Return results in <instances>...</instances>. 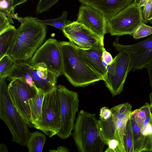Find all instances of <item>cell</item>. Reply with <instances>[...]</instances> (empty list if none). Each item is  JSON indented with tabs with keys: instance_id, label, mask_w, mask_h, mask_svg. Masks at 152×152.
<instances>
[{
	"instance_id": "obj_1",
	"label": "cell",
	"mask_w": 152,
	"mask_h": 152,
	"mask_svg": "<svg viewBox=\"0 0 152 152\" xmlns=\"http://www.w3.org/2000/svg\"><path fill=\"white\" fill-rule=\"evenodd\" d=\"M21 24L9 55L15 61L28 62L42 45L46 36V25L37 18L19 17Z\"/></svg>"
},
{
	"instance_id": "obj_17",
	"label": "cell",
	"mask_w": 152,
	"mask_h": 152,
	"mask_svg": "<svg viewBox=\"0 0 152 152\" xmlns=\"http://www.w3.org/2000/svg\"><path fill=\"white\" fill-rule=\"evenodd\" d=\"M100 12L107 20L132 3L133 0H78Z\"/></svg>"
},
{
	"instance_id": "obj_11",
	"label": "cell",
	"mask_w": 152,
	"mask_h": 152,
	"mask_svg": "<svg viewBox=\"0 0 152 152\" xmlns=\"http://www.w3.org/2000/svg\"><path fill=\"white\" fill-rule=\"evenodd\" d=\"M130 60L128 53L121 51L115 57L112 63L107 65V75L104 81L113 96L119 94L123 90L124 83L130 71Z\"/></svg>"
},
{
	"instance_id": "obj_14",
	"label": "cell",
	"mask_w": 152,
	"mask_h": 152,
	"mask_svg": "<svg viewBox=\"0 0 152 152\" xmlns=\"http://www.w3.org/2000/svg\"><path fill=\"white\" fill-rule=\"evenodd\" d=\"M116 50L128 53L130 58V71L146 68L152 61V36L138 43L123 45L118 42V38L113 42Z\"/></svg>"
},
{
	"instance_id": "obj_26",
	"label": "cell",
	"mask_w": 152,
	"mask_h": 152,
	"mask_svg": "<svg viewBox=\"0 0 152 152\" xmlns=\"http://www.w3.org/2000/svg\"><path fill=\"white\" fill-rule=\"evenodd\" d=\"M11 25L6 14L0 12V34L7 29Z\"/></svg>"
},
{
	"instance_id": "obj_24",
	"label": "cell",
	"mask_w": 152,
	"mask_h": 152,
	"mask_svg": "<svg viewBox=\"0 0 152 152\" xmlns=\"http://www.w3.org/2000/svg\"><path fill=\"white\" fill-rule=\"evenodd\" d=\"M152 34V27L142 23L132 36L134 39H137L146 37Z\"/></svg>"
},
{
	"instance_id": "obj_36",
	"label": "cell",
	"mask_w": 152,
	"mask_h": 152,
	"mask_svg": "<svg viewBox=\"0 0 152 152\" xmlns=\"http://www.w3.org/2000/svg\"><path fill=\"white\" fill-rule=\"evenodd\" d=\"M147 0H140L139 6L142 7H143Z\"/></svg>"
},
{
	"instance_id": "obj_9",
	"label": "cell",
	"mask_w": 152,
	"mask_h": 152,
	"mask_svg": "<svg viewBox=\"0 0 152 152\" xmlns=\"http://www.w3.org/2000/svg\"><path fill=\"white\" fill-rule=\"evenodd\" d=\"M33 127L43 131L50 137L59 132L61 128L60 105L56 87L45 94L41 120Z\"/></svg>"
},
{
	"instance_id": "obj_8",
	"label": "cell",
	"mask_w": 152,
	"mask_h": 152,
	"mask_svg": "<svg viewBox=\"0 0 152 152\" xmlns=\"http://www.w3.org/2000/svg\"><path fill=\"white\" fill-rule=\"evenodd\" d=\"M56 89L60 102L61 128L56 134L62 139L72 135L76 113L78 111L79 100L78 93L70 90L61 84Z\"/></svg>"
},
{
	"instance_id": "obj_32",
	"label": "cell",
	"mask_w": 152,
	"mask_h": 152,
	"mask_svg": "<svg viewBox=\"0 0 152 152\" xmlns=\"http://www.w3.org/2000/svg\"><path fill=\"white\" fill-rule=\"evenodd\" d=\"M148 69L150 78V84L152 90V61L146 67Z\"/></svg>"
},
{
	"instance_id": "obj_33",
	"label": "cell",
	"mask_w": 152,
	"mask_h": 152,
	"mask_svg": "<svg viewBox=\"0 0 152 152\" xmlns=\"http://www.w3.org/2000/svg\"><path fill=\"white\" fill-rule=\"evenodd\" d=\"M28 0H12V7L15 10V7L19 5L26 2Z\"/></svg>"
},
{
	"instance_id": "obj_19",
	"label": "cell",
	"mask_w": 152,
	"mask_h": 152,
	"mask_svg": "<svg viewBox=\"0 0 152 152\" xmlns=\"http://www.w3.org/2000/svg\"><path fill=\"white\" fill-rule=\"evenodd\" d=\"M16 30L15 26L11 25L0 34V59L6 55H9L15 40Z\"/></svg>"
},
{
	"instance_id": "obj_3",
	"label": "cell",
	"mask_w": 152,
	"mask_h": 152,
	"mask_svg": "<svg viewBox=\"0 0 152 152\" xmlns=\"http://www.w3.org/2000/svg\"><path fill=\"white\" fill-rule=\"evenodd\" d=\"M72 135L80 152H102L106 144L101 135L96 114L78 111Z\"/></svg>"
},
{
	"instance_id": "obj_15",
	"label": "cell",
	"mask_w": 152,
	"mask_h": 152,
	"mask_svg": "<svg viewBox=\"0 0 152 152\" xmlns=\"http://www.w3.org/2000/svg\"><path fill=\"white\" fill-rule=\"evenodd\" d=\"M107 20L100 12L87 5L80 6L77 21L82 24L104 40Z\"/></svg>"
},
{
	"instance_id": "obj_4",
	"label": "cell",
	"mask_w": 152,
	"mask_h": 152,
	"mask_svg": "<svg viewBox=\"0 0 152 152\" xmlns=\"http://www.w3.org/2000/svg\"><path fill=\"white\" fill-rule=\"evenodd\" d=\"M5 79H0V117L10 132L12 141L24 146L26 145L31 133L10 98Z\"/></svg>"
},
{
	"instance_id": "obj_6",
	"label": "cell",
	"mask_w": 152,
	"mask_h": 152,
	"mask_svg": "<svg viewBox=\"0 0 152 152\" xmlns=\"http://www.w3.org/2000/svg\"><path fill=\"white\" fill-rule=\"evenodd\" d=\"M132 106L126 102L115 106L110 109L112 117L107 120H98L102 137L106 145L110 140H117L120 145V152H126L124 136Z\"/></svg>"
},
{
	"instance_id": "obj_29",
	"label": "cell",
	"mask_w": 152,
	"mask_h": 152,
	"mask_svg": "<svg viewBox=\"0 0 152 152\" xmlns=\"http://www.w3.org/2000/svg\"><path fill=\"white\" fill-rule=\"evenodd\" d=\"M0 1H5L8 2L9 7L7 11V15L8 19L10 23H12L14 22L12 18L17 19L18 17L17 14H15V10L12 7V0H0Z\"/></svg>"
},
{
	"instance_id": "obj_22",
	"label": "cell",
	"mask_w": 152,
	"mask_h": 152,
	"mask_svg": "<svg viewBox=\"0 0 152 152\" xmlns=\"http://www.w3.org/2000/svg\"><path fill=\"white\" fill-rule=\"evenodd\" d=\"M124 141L126 152H134V137L129 118L124 134Z\"/></svg>"
},
{
	"instance_id": "obj_5",
	"label": "cell",
	"mask_w": 152,
	"mask_h": 152,
	"mask_svg": "<svg viewBox=\"0 0 152 152\" xmlns=\"http://www.w3.org/2000/svg\"><path fill=\"white\" fill-rule=\"evenodd\" d=\"M8 80L17 78L28 83L38 91L48 94L57 86L58 77L48 71L45 65L40 63L34 66L28 62L17 61Z\"/></svg>"
},
{
	"instance_id": "obj_37",
	"label": "cell",
	"mask_w": 152,
	"mask_h": 152,
	"mask_svg": "<svg viewBox=\"0 0 152 152\" xmlns=\"http://www.w3.org/2000/svg\"><path fill=\"white\" fill-rule=\"evenodd\" d=\"M152 20V10L148 19V22H150Z\"/></svg>"
},
{
	"instance_id": "obj_16",
	"label": "cell",
	"mask_w": 152,
	"mask_h": 152,
	"mask_svg": "<svg viewBox=\"0 0 152 152\" xmlns=\"http://www.w3.org/2000/svg\"><path fill=\"white\" fill-rule=\"evenodd\" d=\"M76 48L79 54L86 64L104 81L107 72V65L103 62L102 58L105 48H91L83 49Z\"/></svg>"
},
{
	"instance_id": "obj_20",
	"label": "cell",
	"mask_w": 152,
	"mask_h": 152,
	"mask_svg": "<svg viewBox=\"0 0 152 152\" xmlns=\"http://www.w3.org/2000/svg\"><path fill=\"white\" fill-rule=\"evenodd\" d=\"M45 134L38 132L31 133L26 146L29 152H42L46 140Z\"/></svg>"
},
{
	"instance_id": "obj_35",
	"label": "cell",
	"mask_w": 152,
	"mask_h": 152,
	"mask_svg": "<svg viewBox=\"0 0 152 152\" xmlns=\"http://www.w3.org/2000/svg\"><path fill=\"white\" fill-rule=\"evenodd\" d=\"M0 152H8L7 147L5 144L1 143L0 145Z\"/></svg>"
},
{
	"instance_id": "obj_39",
	"label": "cell",
	"mask_w": 152,
	"mask_h": 152,
	"mask_svg": "<svg viewBox=\"0 0 152 152\" xmlns=\"http://www.w3.org/2000/svg\"><path fill=\"white\" fill-rule=\"evenodd\" d=\"M150 23L151 24H152V20L150 21Z\"/></svg>"
},
{
	"instance_id": "obj_10",
	"label": "cell",
	"mask_w": 152,
	"mask_h": 152,
	"mask_svg": "<svg viewBox=\"0 0 152 152\" xmlns=\"http://www.w3.org/2000/svg\"><path fill=\"white\" fill-rule=\"evenodd\" d=\"M28 63L32 66L43 63L58 77L63 75L62 57L59 42L50 38L36 50Z\"/></svg>"
},
{
	"instance_id": "obj_30",
	"label": "cell",
	"mask_w": 152,
	"mask_h": 152,
	"mask_svg": "<svg viewBox=\"0 0 152 152\" xmlns=\"http://www.w3.org/2000/svg\"><path fill=\"white\" fill-rule=\"evenodd\" d=\"M112 112L110 109L107 107H103L100 109L99 112L100 119L104 120H107L112 116Z\"/></svg>"
},
{
	"instance_id": "obj_25",
	"label": "cell",
	"mask_w": 152,
	"mask_h": 152,
	"mask_svg": "<svg viewBox=\"0 0 152 152\" xmlns=\"http://www.w3.org/2000/svg\"><path fill=\"white\" fill-rule=\"evenodd\" d=\"M59 0H39L37 6L36 13H41L48 10L57 3Z\"/></svg>"
},
{
	"instance_id": "obj_18",
	"label": "cell",
	"mask_w": 152,
	"mask_h": 152,
	"mask_svg": "<svg viewBox=\"0 0 152 152\" xmlns=\"http://www.w3.org/2000/svg\"><path fill=\"white\" fill-rule=\"evenodd\" d=\"M45 95L44 93L38 91L35 96L28 100L32 127L41 120L42 104Z\"/></svg>"
},
{
	"instance_id": "obj_13",
	"label": "cell",
	"mask_w": 152,
	"mask_h": 152,
	"mask_svg": "<svg viewBox=\"0 0 152 152\" xmlns=\"http://www.w3.org/2000/svg\"><path fill=\"white\" fill-rule=\"evenodd\" d=\"M62 31L65 36L77 47L83 49L104 48L103 39L76 21L66 20Z\"/></svg>"
},
{
	"instance_id": "obj_38",
	"label": "cell",
	"mask_w": 152,
	"mask_h": 152,
	"mask_svg": "<svg viewBox=\"0 0 152 152\" xmlns=\"http://www.w3.org/2000/svg\"><path fill=\"white\" fill-rule=\"evenodd\" d=\"M140 1V0H134V2L136 4L139 6Z\"/></svg>"
},
{
	"instance_id": "obj_23",
	"label": "cell",
	"mask_w": 152,
	"mask_h": 152,
	"mask_svg": "<svg viewBox=\"0 0 152 152\" xmlns=\"http://www.w3.org/2000/svg\"><path fill=\"white\" fill-rule=\"evenodd\" d=\"M68 13L67 11H64L62 12L61 16L58 18L43 20L38 19V20L46 25L51 26L58 28L63 31L66 25Z\"/></svg>"
},
{
	"instance_id": "obj_21",
	"label": "cell",
	"mask_w": 152,
	"mask_h": 152,
	"mask_svg": "<svg viewBox=\"0 0 152 152\" xmlns=\"http://www.w3.org/2000/svg\"><path fill=\"white\" fill-rule=\"evenodd\" d=\"M15 62L8 55H6L0 59V79L8 77Z\"/></svg>"
},
{
	"instance_id": "obj_7",
	"label": "cell",
	"mask_w": 152,
	"mask_h": 152,
	"mask_svg": "<svg viewBox=\"0 0 152 152\" xmlns=\"http://www.w3.org/2000/svg\"><path fill=\"white\" fill-rule=\"evenodd\" d=\"M142 7L134 2L107 21L106 33L112 36L129 34L132 36L143 23Z\"/></svg>"
},
{
	"instance_id": "obj_31",
	"label": "cell",
	"mask_w": 152,
	"mask_h": 152,
	"mask_svg": "<svg viewBox=\"0 0 152 152\" xmlns=\"http://www.w3.org/2000/svg\"><path fill=\"white\" fill-rule=\"evenodd\" d=\"M102 58L103 61L107 65H110L113 62V59L111 54L106 50L103 52Z\"/></svg>"
},
{
	"instance_id": "obj_27",
	"label": "cell",
	"mask_w": 152,
	"mask_h": 152,
	"mask_svg": "<svg viewBox=\"0 0 152 152\" xmlns=\"http://www.w3.org/2000/svg\"><path fill=\"white\" fill-rule=\"evenodd\" d=\"M152 10V0H147L142 10L143 23H148V19Z\"/></svg>"
},
{
	"instance_id": "obj_2",
	"label": "cell",
	"mask_w": 152,
	"mask_h": 152,
	"mask_svg": "<svg viewBox=\"0 0 152 152\" xmlns=\"http://www.w3.org/2000/svg\"><path fill=\"white\" fill-rule=\"evenodd\" d=\"M63 62V75L75 87H83L101 78L85 63L70 42H59Z\"/></svg>"
},
{
	"instance_id": "obj_34",
	"label": "cell",
	"mask_w": 152,
	"mask_h": 152,
	"mask_svg": "<svg viewBox=\"0 0 152 152\" xmlns=\"http://www.w3.org/2000/svg\"><path fill=\"white\" fill-rule=\"evenodd\" d=\"M69 151V150L66 147L60 146L56 149L50 150V151L53 152H68Z\"/></svg>"
},
{
	"instance_id": "obj_12",
	"label": "cell",
	"mask_w": 152,
	"mask_h": 152,
	"mask_svg": "<svg viewBox=\"0 0 152 152\" xmlns=\"http://www.w3.org/2000/svg\"><path fill=\"white\" fill-rule=\"evenodd\" d=\"M10 98L15 107L30 127H32L28 100L35 96L38 91L25 81L14 79L8 85Z\"/></svg>"
},
{
	"instance_id": "obj_28",
	"label": "cell",
	"mask_w": 152,
	"mask_h": 152,
	"mask_svg": "<svg viewBox=\"0 0 152 152\" xmlns=\"http://www.w3.org/2000/svg\"><path fill=\"white\" fill-rule=\"evenodd\" d=\"M107 145L108 146V147L105 152H120L119 143L117 140L113 139L110 140Z\"/></svg>"
}]
</instances>
